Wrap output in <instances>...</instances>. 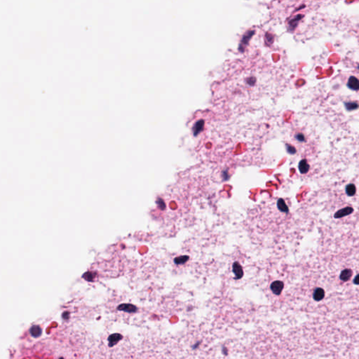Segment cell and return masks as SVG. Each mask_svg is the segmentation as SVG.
<instances>
[{
    "instance_id": "52a82bcc",
    "label": "cell",
    "mask_w": 359,
    "mask_h": 359,
    "mask_svg": "<svg viewBox=\"0 0 359 359\" xmlns=\"http://www.w3.org/2000/svg\"><path fill=\"white\" fill-rule=\"evenodd\" d=\"M233 272L235 273L236 278H237V279L243 277V269L241 267V265L238 264V262H235L234 264L233 265Z\"/></svg>"
},
{
    "instance_id": "ba28073f",
    "label": "cell",
    "mask_w": 359,
    "mask_h": 359,
    "mask_svg": "<svg viewBox=\"0 0 359 359\" xmlns=\"http://www.w3.org/2000/svg\"><path fill=\"white\" fill-rule=\"evenodd\" d=\"M299 170H300V173H302V174H305V173H307L309 171V165L308 164L307 160L302 159L300 163H299Z\"/></svg>"
},
{
    "instance_id": "3957f363",
    "label": "cell",
    "mask_w": 359,
    "mask_h": 359,
    "mask_svg": "<svg viewBox=\"0 0 359 359\" xmlns=\"http://www.w3.org/2000/svg\"><path fill=\"white\" fill-rule=\"evenodd\" d=\"M353 212V209L351 207H346L345 208H343V209H341L340 210H338L337 213H335V215H334V217L335 218H340V217H343L345 216H346V215H349L351 214Z\"/></svg>"
},
{
    "instance_id": "6da1fadb",
    "label": "cell",
    "mask_w": 359,
    "mask_h": 359,
    "mask_svg": "<svg viewBox=\"0 0 359 359\" xmlns=\"http://www.w3.org/2000/svg\"><path fill=\"white\" fill-rule=\"evenodd\" d=\"M283 287H284V284H283L282 281H277L272 283V285H271V290H272V292L274 293L275 295H278L281 294V292H282Z\"/></svg>"
},
{
    "instance_id": "7a4b0ae2",
    "label": "cell",
    "mask_w": 359,
    "mask_h": 359,
    "mask_svg": "<svg viewBox=\"0 0 359 359\" xmlns=\"http://www.w3.org/2000/svg\"><path fill=\"white\" fill-rule=\"evenodd\" d=\"M117 309L119 311H124L127 313H134L136 312L137 308L135 305L131 304H122L117 307Z\"/></svg>"
},
{
    "instance_id": "e0dca14e",
    "label": "cell",
    "mask_w": 359,
    "mask_h": 359,
    "mask_svg": "<svg viewBox=\"0 0 359 359\" xmlns=\"http://www.w3.org/2000/svg\"><path fill=\"white\" fill-rule=\"evenodd\" d=\"M296 139H297L298 141L300 142H303L305 141V136L302 134H297L296 135Z\"/></svg>"
},
{
    "instance_id": "8992f818",
    "label": "cell",
    "mask_w": 359,
    "mask_h": 359,
    "mask_svg": "<svg viewBox=\"0 0 359 359\" xmlns=\"http://www.w3.org/2000/svg\"><path fill=\"white\" fill-rule=\"evenodd\" d=\"M324 297H325V291H324V290L323 289V288H317L314 290V292H313V300H316V301H320L321 300H323V299L324 298Z\"/></svg>"
},
{
    "instance_id": "7c38bea8",
    "label": "cell",
    "mask_w": 359,
    "mask_h": 359,
    "mask_svg": "<svg viewBox=\"0 0 359 359\" xmlns=\"http://www.w3.org/2000/svg\"><path fill=\"white\" fill-rule=\"evenodd\" d=\"M356 186L353 184H349L346 187V193L349 197H352V196L356 194Z\"/></svg>"
},
{
    "instance_id": "9c48e42d",
    "label": "cell",
    "mask_w": 359,
    "mask_h": 359,
    "mask_svg": "<svg viewBox=\"0 0 359 359\" xmlns=\"http://www.w3.org/2000/svg\"><path fill=\"white\" fill-rule=\"evenodd\" d=\"M351 276H352V271L349 269H346L343 270L342 272H341L340 278L342 281H345V282H346V281H347L350 279Z\"/></svg>"
},
{
    "instance_id": "d6986e66",
    "label": "cell",
    "mask_w": 359,
    "mask_h": 359,
    "mask_svg": "<svg viewBox=\"0 0 359 359\" xmlns=\"http://www.w3.org/2000/svg\"><path fill=\"white\" fill-rule=\"evenodd\" d=\"M60 359H64V358H60Z\"/></svg>"
},
{
    "instance_id": "ac0fdd59",
    "label": "cell",
    "mask_w": 359,
    "mask_h": 359,
    "mask_svg": "<svg viewBox=\"0 0 359 359\" xmlns=\"http://www.w3.org/2000/svg\"><path fill=\"white\" fill-rule=\"evenodd\" d=\"M353 283L356 285H359V273L353 279Z\"/></svg>"
},
{
    "instance_id": "9a60e30c",
    "label": "cell",
    "mask_w": 359,
    "mask_h": 359,
    "mask_svg": "<svg viewBox=\"0 0 359 359\" xmlns=\"http://www.w3.org/2000/svg\"><path fill=\"white\" fill-rule=\"evenodd\" d=\"M83 277H84L85 279L87 280V281H93V279H94V274L92 272H87V273H85V274H84Z\"/></svg>"
},
{
    "instance_id": "277c9868",
    "label": "cell",
    "mask_w": 359,
    "mask_h": 359,
    "mask_svg": "<svg viewBox=\"0 0 359 359\" xmlns=\"http://www.w3.org/2000/svg\"><path fill=\"white\" fill-rule=\"evenodd\" d=\"M122 339H123V336L121 335V334L114 333V334H112V335H110L108 337L109 346L112 347V346H114L115 345H117V344L119 342L120 340H122Z\"/></svg>"
},
{
    "instance_id": "5b68a950",
    "label": "cell",
    "mask_w": 359,
    "mask_h": 359,
    "mask_svg": "<svg viewBox=\"0 0 359 359\" xmlns=\"http://www.w3.org/2000/svg\"><path fill=\"white\" fill-rule=\"evenodd\" d=\"M347 86L353 91L359 90V80L355 77H350L347 82Z\"/></svg>"
},
{
    "instance_id": "2e32d148",
    "label": "cell",
    "mask_w": 359,
    "mask_h": 359,
    "mask_svg": "<svg viewBox=\"0 0 359 359\" xmlns=\"http://www.w3.org/2000/svg\"><path fill=\"white\" fill-rule=\"evenodd\" d=\"M286 147H287L288 152L290 153V154H295V153H296V150L294 147L290 146V145H287Z\"/></svg>"
},
{
    "instance_id": "5bb4252c",
    "label": "cell",
    "mask_w": 359,
    "mask_h": 359,
    "mask_svg": "<svg viewBox=\"0 0 359 359\" xmlns=\"http://www.w3.org/2000/svg\"><path fill=\"white\" fill-rule=\"evenodd\" d=\"M188 259H189L188 256H180V257L175 258V262L176 263V264H182V263H185L186 262Z\"/></svg>"
},
{
    "instance_id": "4fadbf2b",
    "label": "cell",
    "mask_w": 359,
    "mask_h": 359,
    "mask_svg": "<svg viewBox=\"0 0 359 359\" xmlns=\"http://www.w3.org/2000/svg\"><path fill=\"white\" fill-rule=\"evenodd\" d=\"M345 107H346V110H349V111H351V110L358 109V107L359 106H358V104L356 103V102H346L345 103Z\"/></svg>"
},
{
    "instance_id": "8fae6325",
    "label": "cell",
    "mask_w": 359,
    "mask_h": 359,
    "mask_svg": "<svg viewBox=\"0 0 359 359\" xmlns=\"http://www.w3.org/2000/svg\"><path fill=\"white\" fill-rule=\"evenodd\" d=\"M278 208L281 212H284V213H288V211H289L288 207L287 206V205L285 204L284 200L282 199H278Z\"/></svg>"
},
{
    "instance_id": "30bf717a",
    "label": "cell",
    "mask_w": 359,
    "mask_h": 359,
    "mask_svg": "<svg viewBox=\"0 0 359 359\" xmlns=\"http://www.w3.org/2000/svg\"><path fill=\"white\" fill-rule=\"evenodd\" d=\"M31 335L34 337H38L42 335V328L39 325H32L30 330Z\"/></svg>"
}]
</instances>
